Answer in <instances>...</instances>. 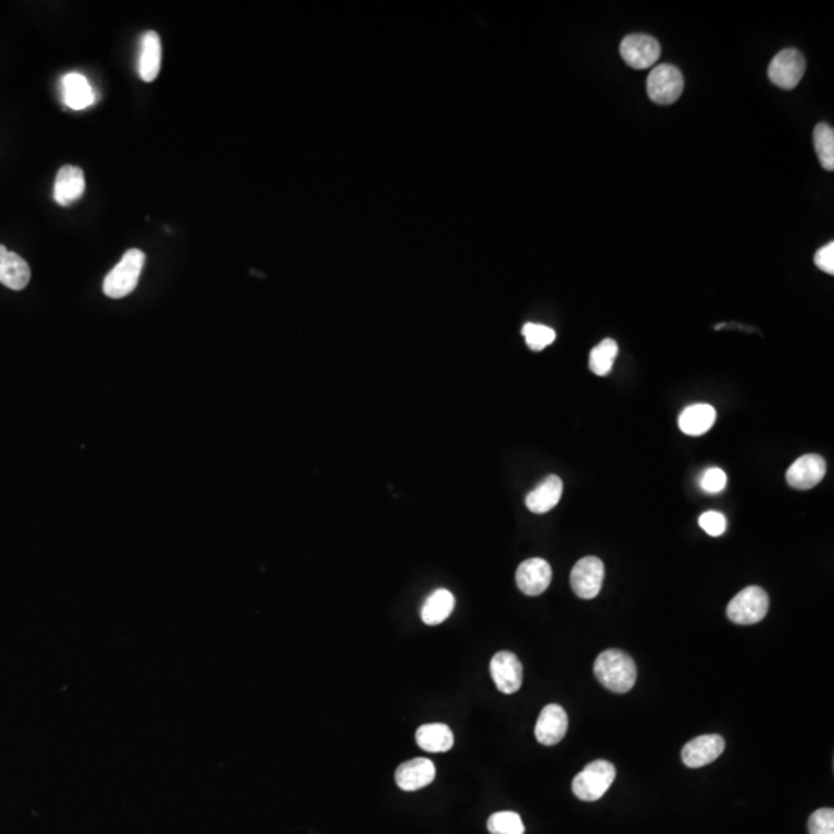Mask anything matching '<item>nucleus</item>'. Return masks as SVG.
Here are the masks:
<instances>
[{
  "mask_svg": "<svg viewBox=\"0 0 834 834\" xmlns=\"http://www.w3.org/2000/svg\"><path fill=\"white\" fill-rule=\"evenodd\" d=\"M64 102L73 111H82L95 102V93L89 80L79 73H70L62 80Z\"/></svg>",
  "mask_w": 834,
  "mask_h": 834,
  "instance_id": "nucleus-20",
  "label": "nucleus"
},
{
  "mask_svg": "<svg viewBox=\"0 0 834 834\" xmlns=\"http://www.w3.org/2000/svg\"><path fill=\"white\" fill-rule=\"evenodd\" d=\"M617 769L606 760H595L587 765L581 773L575 776L572 791L580 800L595 802L606 795V791L614 784Z\"/></svg>",
  "mask_w": 834,
  "mask_h": 834,
  "instance_id": "nucleus-3",
  "label": "nucleus"
},
{
  "mask_svg": "<svg viewBox=\"0 0 834 834\" xmlns=\"http://www.w3.org/2000/svg\"><path fill=\"white\" fill-rule=\"evenodd\" d=\"M699 524L702 529L710 534V536H722L726 532V518L719 512H706L699 518Z\"/></svg>",
  "mask_w": 834,
  "mask_h": 834,
  "instance_id": "nucleus-29",
  "label": "nucleus"
},
{
  "mask_svg": "<svg viewBox=\"0 0 834 834\" xmlns=\"http://www.w3.org/2000/svg\"><path fill=\"white\" fill-rule=\"evenodd\" d=\"M805 67L807 62L799 50L785 48L771 60L768 69L769 79L784 90H793L804 78Z\"/></svg>",
  "mask_w": 834,
  "mask_h": 834,
  "instance_id": "nucleus-6",
  "label": "nucleus"
},
{
  "mask_svg": "<svg viewBox=\"0 0 834 834\" xmlns=\"http://www.w3.org/2000/svg\"><path fill=\"white\" fill-rule=\"evenodd\" d=\"M618 355V345L612 339H605L590 351L589 366L594 375L605 377L609 375Z\"/></svg>",
  "mask_w": 834,
  "mask_h": 834,
  "instance_id": "nucleus-23",
  "label": "nucleus"
},
{
  "mask_svg": "<svg viewBox=\"0 0 834 834\" xmlns=\"http://www.w3.org/2000/svg\"><path fill=\"white\" fill-rule=\"evenodd\" d=\"M769 609L768 594L762 587L750 586L740 590L726 607L728 618L735 625H755L766 617Z\"/></svg>",
  "mask_w": 834,
  "mask_h": 834,
  "instance_id": "nucleus-4",
  "label": "nucleus"
},
{
  "mask_svg": "<svg viewBox=\"0 0 834 834\" xmlns=\"http://www.w3.org/2000/svg\"><path fill=\"white\" fill-rule=\"evenodd\" d=\"M567 728H569V719H567L565 708L560 704H547L538 717L534 735L541 744L554 746L565 739Z\"/></svg>",
  "mask_w": 834,
  "mask_h": 834,
  "instance_id": "nucleus-11",
  "label": "nucleus"
},
{
  "mask_svg": "<svg viewBox=\"0 0 834 834\" xmlns=\"http://www.w3.org/2000/svg\"><path fill=\"white\" fill-rule=\"evenodd\" d=\"M552 583V567L541 558H530L516 570V585L529 596L544 594Z\"/></svg>",
  "mask_w": 834,
  "mask_h": 834,
  "instance_id": "nucleus-12",
  "label": "nucleus"
},
{
  "mask_svg": "<svg viewBox=\"0 0 834 834\" xmlns=\"http://www.w3.org/2000/svg\"><path fill=\"white\" fill-rule=\"evenodd\" d=\"M699 482L703 491L714 495V493L723 491L726 482H728V478H726V473H724L723 470L711 467V469L704 471Z\"/></svg>",
  "mask_w": 834,
  "mask_h": 834,
  "instance_id": "nucleus-28",
  "label": "nucleus"
},
{
  "mask_svg": "<svg viewBox=\"0 0 834 834\" xmlns=\"http://www.w3.org/2000/svg\"><path fill=\"white\" fill-rule=\"evenodd\" d=\"M815 263L820 270L827 274H834V243L829 241V245L820 248L815 254Z\"/></svg>",
  "mask_w": 834,
  "mask_h": 834,
  "instance_id": "nucleus-30",
  "label": "nucleus"
},
{
  "mask_svg": "<svg viewBox=\"0 0 834 834\" xmlns=\"http://www.w3.org/2000/svg\"><path fill=\"white\" fill-rule=\"evenodd\" d=\"M144 261L145 254L143 250H127L122 260L105 277L102 286L104 294L111 299H122L132 294L140 281Z\"/></svg>",
  "mask_w": 834,
  "mask_h": 834,
  "instance_id": "nucleus-2",
  "label": "nucleus"
},
{
  "mask_svg": "<svg viewBox=\"0 0 834 834\" xmlns=\"http://www.w3.org/2000/svg\"><path fill=\"white\" fill-rule=\"evenodd\" d=\"M816 155L819 158L820 164L825 170L834 169V131L833 127L825 122L816 125L813 132Z\"/></svg>",
  "mask_w": 834,
  "mask_h": 834,
  "instance_id": "nucleus-24",
  "label": "nucleus"
},
{
  "mask_svg": "<svg viewBox=\"0 0 834 834\" xmlns=\"http://www.w3.org/2000/svg\"><path fill=\"white\" fill-rule=\"evenodd\" d=\"M84 172L75 165L60 167L55 181V200L59 206H70L84 195Z\"/></svg>",
  "mask_w": 834,
  "mask_h": 834,
  "instance_id": "nucleus-16",
  "label": "nucleus"
},
{
  "mask_svg": "<svg viewBox=\"0 0 834 834\" xmlns=\"http://www.w3.org/2000/svg\"><path fill=\"white\" fill-rule=\"evenodd\" d=\"M683 87L681 71L670 64L655 67L648 78V95L655 104H674L683 93Z\"/></svg>",
  "mask_w": 834,
  "mask_h": 834,
  "instance_id": "nucleus-5",
  "label": "nucleus"
},
{
  "mask_svg": "<svg viewBox=\"0 0 834 834\" xmlns=\"http://www.w3.org/2000/svg\"><path fill=\"white\" fill-rule=\"evenodd\" d=\"M827 473V462L819 455H805L786 471V482L793 489L809 490L819 484Z\"/></svg>",
  "mask_w": 834,
  "mask_h": 834,
  "instance_id": "nucleus-13",
  "label": "nucleus"
},
{
  "mask_svg": "<svg viewBox=\"0 0 834 834\" xmlns=\"http://www.w3.org/2000/svg\"><path fill=\"white\" fill-rule=\"evenodd\" d=\"M724 750L722 735L704 734L690 740L681 750V760L690 768H702L719 759Z\"/></svg>",
  "mask_w": 834,
  "mask_h": 834,
  "instance_id": "nucleus-10",
  "label": "nucleus"
},
{
  "mask_svg": "<svg viewBox=\"0 0 834 834\" xmlns=\"http://www.w3.org/2000/svg\"><path fill=\"white\" fill-rule=\"evenodd\" d=\"M455 609V596L450 590L438 589L425 600L420 617L425 625L438 626L444 623Z\"/></svg>",
  "mask_w": 834,
  "mask_h": 834,
  "instance_id": "nucleus-21",
  "label": "nucleus"
},
{
  "mask_svg": "<svg viewBox=\"0 0 834 834\" xmlns=\"http://www.w3.org/2000/svg\"><path fill=\"white\" fill-rule=\"evenodd\" d=\"M809 834H834V809L820 808L809 816Z\"/></svg>",
  "mask_w": 834,
  "mask_h": 834,
  "instance_id": "nucleus-27",
  "label": "nucleus"
},
{
  "mask_svg": "<svg viewBox=\"0 0 834 834\" xmlns=\"http://www.w3.org/2000/svg\"><path fill=\"white\" fill-rule=\"evenodd\" d=\"M487 829L491 834H524V822L515 811H500L489 818Z\"/></svg>",
  "mask_w": 834,
  "mask_h": 834,
  "instance_id": "nucleus-25",
  "label": "nucleus"
},
{
  "mask_svg": "<svg viewBox=\"0 0 834 834\" xmlns=\"http://www.w3.org/2000/svg\"><path fill=\"white\" fill-rule=\"evenodd\" d=\"M605 580V565L596 556H586L578 561L570 574V585L583 600H592L600 594Z\"/></svg>",
  "mask_w": 834,
  "mask_h": 834,
  "instance_id": "nucleus-7",
  "label": "nucleus"
},
{
  "mask_svg": "<svg viewBox=\"0 0 834 834\" xmlns=\"http://www.w3.org/2000/svg\"><path fill=\"white\" fill-rule=\"evenodd\" d=\"M490 674L502 694H515L523 686V665L513 652L501 650L490 661Z\"/></svg>",
  "mask_w": 834,
  "mask_h": 834,
  "instance_id": "nucleus-9",
  "label": "nucleus"
},
{
  "mask_svg": "<svg viewBox=\"0 0 834 834\" xmlns=\"http://www.w3.org/2000/svg\"><path fill=\"white\" fill-rule=\"evenodd\" d=\"M140 76L145 82L155 80L161 69V39L155 31H147L143 37L140 56Z\"/></svg>",
  "mask_w": 834,
  "mask_h": 834,
  "instance_id": "nucleus-22",
  "label": "nucleus"
},
{
  "mask_svg": "<svg viewBox=\"0 0 834 834\" xmlns=\"http://www.w3.org/2000/svg\"><path fill=\"white\" fill-rule=\"evenodd\" d=\"M595 677L606 690L626 694L637 681V666L630 655L623 650L609 649L601 652L594 663Z\"/></svg>",
  "mask_w": 834,
  "mask_h": 834,
  "instance_id": "nucleus-1",
  "label": "nucleus"
},
{
  "mask_svg": "<svg viewBox=\"0 0 834 834\" xmlns=\"http://www.w3.org/2000/svg\"><path fill=\"white\" fill-rule=\"evenodd\" d=\"M717 419L714 406L708 404L691 405L679 417L680 430L688 436H702L713 428Z\"/></svg>",
  "mask_w": 834,
  "mask_h": 834,
  "instance_id": "nucleus-18",
  "label": "nucleus"
},
{
  "mask_svg": "<svg viewBox=\"0 0 834 834\" xmlns=\"http://www.w3.org/2000/svg\"><path fill=\"white\" fill-rule=\"evenodd\" d=\"M525 343L532 351H543L554 343L556 333L552 328L538 323H525L523 328Z\"/></svg>",
  "mask_w": 834,
  "mask_h": 834,
  "instance_id": "nucleus-26",
  "label": "nucleus"
},
{
  "mask_svg": "<svg viewBox=\"0 0 834 834\" xmlns=\"http://www.w3.org/2000/svg\"><path fill=\"white\" fill-rule=\"evenodd\" d=\"M621 58L635 70H646L655 66L661 55L659 40L649 35L626 36L619 46Z\"/></svg>",
  "mask_w": 834,
  "mask_h": 834,
  "instance_id": "nucleus-8",
  "label": "nucleus"
},
{
  "mask_svg": "<svg viewBox=\"0 0 834 834\" xmlns=\"http://www.w3.org/2000/svg\"><path fill=\"white\" fill-rule=\"evenodd\" d=\"M563 495V480L558 476H547L538 487H534L525 498V505L536 515L547 513L556 507Z\"/></svg>",
  "mask_w": 834,
  "mask_h": 834,
  "instance_id": "nucleus-17",
  "label": "nucleus"
},
{
  "mask_svg": "<svg viewBox=\"0 0 834 834\" xmlns=\"http://www.w3.org/2000/svg\"><path fill=\"white\" fill-rule=\"evenodd\" d=\"M416 742L428 753H447L455 744V735L444 723L422 724L416 731Z\"/></svg>",
  "mask_w": 834,
  "mask_h": 834,
  "instance_id": "nucleus-19",
  "label": "nucleus"
},
{
  "mask_svg": "<svg viewBox=\"0 0 834 834\" xmlns=\"http://www.w3.org/2000/svg\"><path fill=\"white\" fill-rule=\"evenodd\" d=\"M436 768L433 762L424 757L408 760L396 769V784L404 791H417L435 780Z\"/></svg>",
  "mask_w": 834,
  "mask_h": 834,
  "instance_id": "nucleus-14",
  "label": "nucleus"
},
{
  "mask_svg": "<svg viewBox=\"0 0 834 834\" xmlns=\"http://www.w3.org/2000/svg\"><path fill=\"white\" fill-rule=\"evenodd\" d=\"M30 266L20 255L0 245V283L13 290H22L30 283Z\"/></svg>",
  "mask_w": 834,
  "mask_h": 834,
  "instance_id": "nucleus-15",
  "label": "nucleus"
}]
</instances>
